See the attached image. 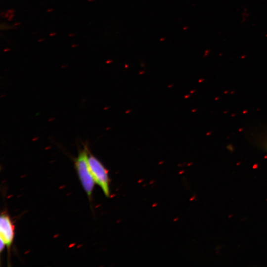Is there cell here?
<instances>
[{"instance_id": "3", "label": "cell", "mask_w": 267, "mask_h": 267, "mask_svg": "<svg viewBox=\"0 0 267 267\" xmlns=\"http://www.w3.org/2000/svg\"><path fill=\"white\" fill-rule=\"evenodd\" d=\"M0 236L8 248L12 244L14 236V227L9 217L6 214L0 218Z\"/></svg>"}, {"instance_id": "1", "label": "cell", "mask_w": 267, "mask_h": 267, "mask_svg": "<svg viewBox=\"0 0 267 267\" xmlns=\"http://www.w3.org/2000/svg\"><path fill=\"white\" fill-rule=\"evenodd\" d=\"M88 152L87 148L80 152L76 160L75 166L82 185L88 196L90 197L95 181L89 165Z\"/></svg>"}, {"instance_id": "2", "label": "cell", "mask_w": 267, "mask_h": 267, "mask_svg": "<svg viewBox=\"0 0 267 267\" xmlns=\"http://www.w3.org/2000/svg\"><path fill=\"white\" fill-rule=\"evenodd\" d=\"M88 163L95 182L99 185L107 196H110L108 172L101 163L94 156H88Z\"/></svg>"}, {"instance_id": "4", "label": "cell", "mask_w": 267, "mask_h": 267, "mask_svg": "<svg viewBox=\"0 0 267 267\" xmlns=\"http://www.w3.org/2000/svg\"><path fill=\"white\" fill-rule=\"evenodd\" d=\"M5 246H6L5 243L3 241L2 239L0 238V251L1 252L4 249Z\"/></svg>"}]
</instances>
